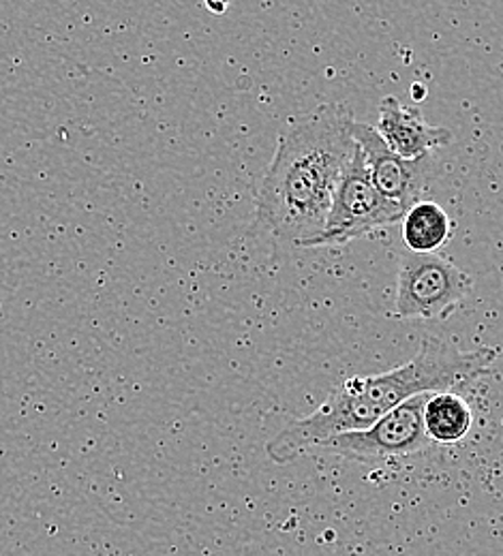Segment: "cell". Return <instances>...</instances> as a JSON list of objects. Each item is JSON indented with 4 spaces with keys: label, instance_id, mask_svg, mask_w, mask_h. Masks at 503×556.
I'll return each instance as SVG.
<instances>
[{
    "label": "cell",
    "instance_id": "obj_6",
    "mask_svg": "<svg viewBox=\"0 0 503 556\" xmlns=\"http://www.w3.org/2000/svg\"><path fill=\"white\" fill-rule=\"evenodd\" d=\"M354 139L359 143L366 172L375 189L390 202L407 210L416 204L425 191L427 176L431 172V154L414 161L401 159L388 148L375 127L366 123H354Z\"/></svg>",
    "mask_w": 503,
    "mask_h": 556
},
{
    "label": "cell",
    "instance_id": "obj_7",
    "mask_svg": "<svg viewBox=\"0 0 503 556\" xmlns=\"http://www.w3.org/2000/svg\"><path fill=\"white\" fill-rule=\"evenodd\" d=\"M377 134L401 159L414 161L429 156L431 150L452 143V131L429 125L416 105H403L394 97H383L379 103Z\"/></svg>",
    "mask_w": 503,
    "mask_h": 556
},
{
    "label": "cell",
    "instance_id": "obj_9",
    "mask_svg": "<svg viewBox=\"0 0 503 556\" xmlns=\"http://www.w3.org/2000/svg\"><path fill=\"white\" fill-rule=\"evenodd\" d=\"M401 233L407 251L432 255L452 238V220L437 202L418 200L405 212Z\"/></svg>",
    "mask_w": 503,
    "mask_h": 556
},
{
    "label": "cell",
    "instance_id": "obj_2",
    "mask_svg": "<svg viewBox=\"0 0 503 556\" xmlns=\"http://www.w3.org/2000/svg\"><path fill=\"white\" fill-rule=\"evenodd\" d=\"M354 123L345 103H322L277 138L255 193L260 227L302 249L322 233L339 178L356 152Z\"/></svg>",
    "mask_w": 503,
    "mask_h": 556
},
{
    "label": "cell",
    "instance_id": "obj_5",
    "mask_svg": "<svg viewBox=\"0 0 503 556\" xmlns=\"http://www.w3.org/2000/svg\"><path fill=\"white\" fill-rule=\"evenodd\" d=\"M431 394L410 399L366 430L326 439L317 450L359 463H383L418 454L432 445L425 430V407Z\"/></svg>",
    "mask_w": 503,
    "mask_h": 556
},
{
    "label": "cell",
    "instance_id": "obj_8",
    "mask_svg": "<svg viewBox=\"0 0 503 556\" xmlns=\"http://www.w3.org/2000/svg\"><path fill=\"white\" fill-rule=\"evenodd\" d=\"M474 428L469 403L454 390L432 392L425 407V430L435 445H456Z\"/></svg>",
    "mask_w": 503,
    "mask_h": 556
},
{
    "label": "cell",
    "instance_id": "obj_1",
    "mask_svg": "<svg viewBox=\"0 0 503 556\" xmlns=\"http://www.w3.org/2000/svg\"><path fill=\"white\" fill-rule=\"evenodd\" d=\"M500 355V348L463 351L441 339H425L418 353L403 366L343 379L313 414L284 426L266 443V454L275 465H289L317 450L326 439L370 428L414 396L454 390L480 379Z\"/></svg>",
    "mask_w": 503,
    "mask_h": 556
},
{
    "label": "cell",
    "instance_id": "obj_3",
    "mask_svg": "<svg viewBox=\"0 0 503 556\" xmlns=\"http://www.w3.org/2000/svg\"><path fill=\"white\" fill-rule=\"evenodd\" d=\"M405 212L407 210L399 206L397 202L386 200L375 189L356 143V152L348 167L343 169L339 185L335 189L326 225L306 249L348 244L356 238L375 233L383 227L403 220Z\"/></svg>",
    "mask_w": 503,
    "mask_h": 556
},
{
    "label": "cell",
    "instance_id": "obj_4",
    "mask_svg": "<svg viewBox=\"0 0 503 556\" xmlns=\"http://www.w3.org/2000/svg\"><path fill=\"white\" fill-rule=\"evenodd\" d=\"M474 280L454 262L432 253L403 251L397 275L394 315L399 319H445L471 293Z\"/></svg>",
    "mask_w": 503,
    "mask_h": 556
}]
</instances>
